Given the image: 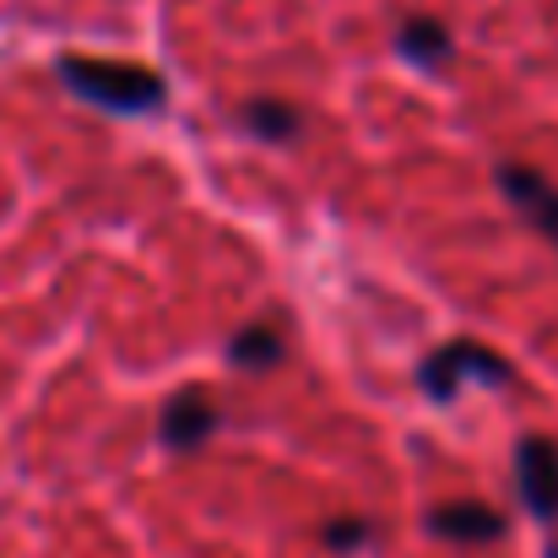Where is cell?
<instances>
[{
	"label": "cell",
	"mask_w": 558,
	"mask_h": 558,
	"mask_svg": "<svg viewBox=\"0 0 558 558\" xmlns=\"http://www.w3.org/2000/svg\"><path fill=\"white\" fill-rule=\"evenodd\" d=\"M158 434H163V445H169L174 456L201 450V445L217 434V401H211L206 390H180V396L163 407V423H158Z\"/></svg>",
	"instance_id": "277c9868"
},
{
	"label": "cell",
	"mask_w": 558,
	"mask_h": 558,
	"mask_svg": "<svg viewBox=\"0 0 558 558\" xmlns=\"http://www.w3.org/2000/svg\"><path fill=\"white\" fill-rule=\"evenodd\" d=\"M428 532L445 537V543H499L505 537V515L477 505V499H461V505H439L428 515Z\"/></svg>",
	"instance_id": "8992f818"
},
{
	"label": "cell",
	"mask_w": 558,
	"mask_h": 558,
	"mask_svg": "<svg viewBox=\"0 0 558 558\" xmlns=\"http://www.w3.org/2000/svg\"><path fill=\"white\" fill-rule=\"evenodd\" d=\"M396 49H401L407 60H417V65H439V60L450 54V33H445V22H434V16H407L401 33H396Z\"/></svg>",
	"instance_id": "ba28073f"
},
{
	"label": "cell",
	"mask_w": 558,
	"mask_h": 558,
	"mask_svg": "<svg viewBox=\"0 0 558 558\" xmlns=\"http://www.w3.org/2000/svg\"><path fill=\"white\" fill-rule=\"evenodd\" d=\"M239 120H244V131H250L255 142H293L299 125H304L288 98H250V104L239 109Z\"/></svg>",
	"instance_id": "52a82bcc"
},
{
	"label": "cell",
	"mask_w": 558,
	"mask_h": 558,
	"mask_svg": "<svg viewBox=\"0 0 558 558\" xmlns=\"http://www.w3.org/2000/svg\"><path fill=\"white\" fill-rule=\"evenodd\" d=\"M499 190L526 211V222L548 239V244H558V190L537 174V169H526V163H499Z\"/></svg>",
	"instance_id": "5b68a950"
},
{
	"label": "cell",
	"mask_w": 558,
	"mask_h": 558,
	"mask_svg": "<svg viewBox=\"0 0 558 558\" xmlns=\"http://www.w3.org/2000/svg\"><path fill=\"white\" fill-rule=\"evenodd\" d=\"M554 558H558V543H554Z\"/></svg>",
	"instance_id": "8fae6325"
},
{
	"label": "cell",
	"mask_w": 558,
	"mask_h": 558,
	"mask_svg": "<svg viewBox=\"0 0 558 558\" xmlns=\"http://www.w3.org/2000/svg\"><path fill=\"white\" fill-rule=\"evenodd\" d=\"M423 390H428V401H456V390L466 385V379H483V385H510L515 369L494 353V348H483V342H450V348H439L428 364H423Z\"/></svg>",
	"instance_id": "7a4b0ae2"
},
{
	"label": "cell",
	"mask_w": 558,
	"mask_h": 558,
	"mask_svg": "<svg viewBox=\"0 0 558 558\" xmlns=\"http://www.w3.org/2000/svg\"><path fill=\"white\" fill-rule=\"evenodd\" d=\"M60 82L98 104V109H114V114H153L169 93V82L147 65H131V60H104V54H65L60 60Z\"/></svg>",
	"instance_id": "6da1fadb"
},
{
	"label": "cell",
	"mask_w": 558,
	"mask_h": 558,
	"mask_svg": "<svg viewBox=\"0 0 558 558\" xmlns=\"http://www.w3.org/2000/svg\"><path fill=\"white\" fill-rule=\"evenodd\" d=\"M369 521H359V515H348V521H326L320 526V543L331 548V554H353V548H364L369 543Z\"/></svg>",
	"instance_id": "30bf717a"
},
{
	"label": "cell",
	"mask_w": 558,
	"mask_h": 558,
	"mask_svg": "<svg viewBox=\"0 0 558 558\" xmlns=\"http://www.w3.org/2000/svg\"><path fill=\"white\" fill-rule=\"evenodd\" d=\"M228 359H233L239 369H250V374L277 369V359H282V337H277V326H244V331L228 342Z\"/></svg>",
	"instance_id": "9c48e42d"
},
{
	"label": "cell",
	"mask_w": 558,
	"mask_h": 558,
	"mask_svg": "<svg viewBox=\"0 0 558 558\" xmlns=\"http://www.w3.org/2000/svg\"><path fill=\"white\" fill-rule=\"evenodd\" d=\"M515 477L526 494V510L537 521H558V445L543 434H526L515 445Z\"/></svg>",
	"instance_id": "3957f363"
}]
</instances>
